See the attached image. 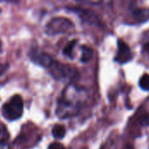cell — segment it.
I'll return each mask as SVG.
<instances>
[{
  "instance_id": "obj_1",
  "label": "cell",
  "mask_w": 149,
  "mask_h": 149,
  "mask_svg": "<svg viewBox=\"0 0 149 149\" xmlns=\"http://www.w3.org/2000/svg\"><path fill=\"white\" fill-rule=\"evenodd\" d=\"M84 91L74 84H69L63 90L61 97L58 101L56 115L61 118H67L79 112L83 103Z\"/></svg>"
},
{
  "instance_id": "obj_2",
  "label": "cell",
  "mask_w": 149,
  "mask_h": 149,
  "mask_svg": "<svg viewBox=\"0 0 149 149\" xmlns=\"http://www.w3.org/2000/svg\"><path fill=\"white\" fill-rule=\"evenodd\" d=\"M74 29V24L69 19L64 17H54L45 26V33L49 36L67 33Z\"/></svg>"
},
{
  "instance_id": "obj_3",
  "label": "cell",
  "mask_w": 149,
  "mask_h": 149,
  "mask_svg": "<svg viewBox=\"0 0 149 149\" xmlns=\"http://www.w3.org/2000/svg\"><path fill=\"white\" fill-rule=\"evenodd\" d=\"M24 111V102L19 95L12 97L6 103L3 104L2 112L6 119L14 121L21 118Z\"/></svg>"
},
{
  "instance_id": "obj_4",
  "label": "cell",
  "mask_w": 149,
  "mask_h": 149,
  "mask_svg": "<svg viewBox=\"0 0 149 149\" xmlns=\"http://www.w3.org/2000/svg\"><path fill=\"white\" fill-rule=\"evenodd\" d=\"M66 10L69 13L76 14L85 24L100 27V28L104 27V25L103 21L100 19L99 16L96 13L91 10L79 7V6H68V7H66Z\"/></svg>"
},
{
  "instance_id": "obj_5",
  "label": "cell",
  "mask_w": 149,
  "mask_h": 149,
  "mask_svg": "<svg viewBox=\"0 0 149 149\" xmlns=\"http://www.w3.org/2000/svg\"><path fill=\"white\" fill-rule=\"evenodd\" d=\"M48 69L53 78L58 81H62L67 79L69 80L74 78V76H76V71L71 67L62 64L56 61H54V62L50 66Z\"/></svg>"
},
{
  "instance_id": "obj_6",
  "label": "cell",
  "mask_w": 149,
  "mask_h": 149,
  "mask_svg": "<svg viewBox=\"0 0 149 149\" xmlns=\"http://www.w3.org/2000/svg\"><path fill=\"white\" fill-rule=\"evenodd\" d=\"M118 51L115 55L114 61L119 64H125L130 61L132 58V54L130 47L122 40H118Z\"/></svg>"
},
{
  "instance_id": "obj_7",
  "label": "cell",
  "mask_w": 149,
  "mask_h": 149,
  "mask_svg": "<svg viewBox=\"0 0 149 149\" xmlns=\"http://www.w3.org/2000/svg\"><path fill=\"white\" fill-rule=\"evenodd\" d=\"M130 17L132 24H144L149 20V7L132 6L130 10Z\"/></svg>"
},
{
  "instance_id": "obj_8",
  "label": "cell",
  "mask_w": 149,
  "mask_h": 149,
  "mask_svg": "<svg viewBox=\"0 0 149 149\" xmlns=\"http://www.w3.org/2000/svg\"><path fill=\"white\" fill-rule=\"evenodd\" d=\"M30 58L34 63H36L41 67L47 68H49L50 66L55 61L48 54H47L45 52L39 51V50H32L30 53Z\"/></svg>"
},
{
  "instance_id": "obj_9",
  "label": "cell",
  "mask_w": 149,
  "mask_h": 149,
  "mask_svg": "<svg viewBox=\"0 0 149 149\" xmlns=\"http://www.w3.org/2000/svg\"><path fill=\"white\" fill-rule=\"evenodd\" d=\"M77 44V40H70L63 48L62 53L65 56H67L69 59H73L74 58V49L76 47Z\"/></svg>"
},
{
  "instance_id": "obj_10",
  "label": "cell",
  "mask_w": 149,
  "mask_h": 149,
  "mask_svg": "<svg viewBox=\"0 0 149 149\" xmlns=\"http://www.w3.org/2000/svg\"><path fill=\"white\" fill-rule=\"evenodd\" d=\"M76 2L80 4H85L89 6H108L112 3V0H74Z\"/></svg>"
},
{
  "instance_id": "obj_11",
  "label": "cell",
  "mask_w": 149,
  "mask_h": 149,
  "mask_svg": "<svg viewBox=\"0 0 149 149\" xmlns=\"http://www.w3.org/2000/svg\"><path fill=\"white\" fill-rule=\"evenodd\" d=\"M82 50V55H81V61L84 63L89 62L93 56V51L92 49L88 47V46H82L81 47Z\"/></svg>"
},
{
  "instance_id": "obj_12",
  "label": "cell",
  "mask_w": 149,
  "mask_h": 149,
  "mask_svg": "<svg viewBox=\"0 0 149 149\" xmlns=\"http://www.w3.org/2000/svg\"><path fill=\"white\" fill-rule=\"evenodd\" d=\"M65 133H66V129L61 125H55L52 129V135L54 139H61L62 138H64Z\"/></svg>"
},
{
  "instance_id": "obj_13",
  "label": "cell",
  "mask_w": 149,
  "mask_h": 149,
  "mask_svg": "<svg viewBox=\"0 0 149 149\" xmlns=\"http://www.w3.org/2000/svg\"><path fill=\"white\" fill-rule=\"evenodd\" d=\"M139 87L143 91H149V74H146L141 77V78L139 79Z\"/></svg>"
},
{
  "instance_id": "obj_14",
  "label": "cell",
  "mask_w": 149,
  "mask_h": 149,
  "mask_svg": "<svg viewBox=\"0 0 149 149\" xmlns=\"http://www.w3.org/2000/svg\"><path fill=\"white\" fill-rule=\"evenodd\" d=\"M9 138L10 134L6 126L3 123H0V140H9Z\"/></svg>"
},
{
  "instance_id": "obj_15",
  "label": "cell",
  "mask_w": 149,
  "mask_h": 149,
  "mask_svg": "<svg viewBox=\"0 0 149 149\" xmlns=\"http://www.w3.org/2000/svg\"><path fill=\"white\" fill-rule=\"evenodd\" d=\"M48 149H65V146L61 143L54 142L48 146Z\"/></svg>"
},
{
  "instance_id": "obj_16",
  "label": "cell",
  "mask_w": 149,
  "mask_h": 149,
  "mask_svg": "<svg viewBox=\"0 0 149 149\" xmlns=\"http://www.w3.org/2000/svg\"><path fill=\"white\" fill-rule=\"evenodd\" d=\"M0 149H9L8 140H0Z\"/></svg>"
},
{
  "instance_id": "obj_17",
  "label": "cell",
  "mask_w": 149,
  "mask_h": 149,
  "mask_svg": "<svg viewBox=\"0 0 149 149\" xmlns=\"http://www.w3.org/2000/svg\"><path fill=\"white\" fill-rule=\"evenodd\" d=\"M8 68V66L6 65V64H0V76L4 73V72H6V68Z\"/></svg>"
},
{
  "instance_id": "obj_18",
  "label": "cell",
  "mask_w": 149,
  "mask_h": 149,
  "mask_svg": "<svg viewBox=\"0 0 149 149\" xmlns=\"http://www.w3.org/2000/svg\"><path fill=\"white\" fill-rule=\"evenodd\" d=\"M141 123H142L143 125H149V115H148V116H146L144 118H142Z\"/></svg>"
},
{
  "instance_id": "obj_19",
  "label": "cell",
  "mask_w": 149,
  "mask_h": 149,
  "mask_svg": "<svg viewBox=\"0 0 149 149\" xmlns=\"http://www.w3.org/2000/svg\"><path fill=\"white\" fill-rule=\"evenodd\" d=\"M19 0H0V3L1 2H9V3H18Z\"/></svg>"
},
{
  "instance_id": "obj_20",
  "label": "cell",
  "mask_w": 149,
  "mask_h": 149,
  "mask_svg": "<svg viewBox=\"0 0 149 149\" xmlns=\"http://www.w3.org/2000/svg\"><path fill=\"white\" fill-rule=\"evenodd\" d=\"M144 50H145V51H146V52H147V54H149V43H148V44H146V45L144 47Z\"/></svg>"
},
{
  "instance_id": "obj_21",
  "label": "cell",
  "mask_w": 149,
  "mask_h": 149,
  "mask_svg": "<svg viewBox=\"0 0 149 149\" xmlns=\"http://www.w3.org/2000/svg\"><path fill=\"white\" fill-rule=\"evenodd\" d=\"M124 149H133V148H132V146H125Z\"/></svg>"
},
{
  "instance_id": "obj_22",
  "label": "cell",
  "mask_w": 149,
  "mask_h": 149,
  "mask_svg": "<svg viewBox=\"0 0 149 149\" xmlns=\"http://www.w3.org/2000/svg\"><path fill=\"white\" fill-rule=\"evenodd\" d=\"M2 51V41H1V40H0V52Z\"/></svg>"
},
{
  "instance_id": "obj_23",
  "label": "cell",
  "mask_w": 149,
  "mask_h": 149,
  "mask_svg": "<svg viewBox=\"0 0 149 149\" xmlns=\"http://www.w3.org/2000/svg\"><path fill=\"white\" fill-rule=\"evenodd\" d=\"M1 12H2V10H1V9H0V13H1Z\"/></svg>"
},
{
  "instance_id": "obj_24",
  "label": "cell",
  "mask_w": 149,
  "mask_h": 149,
  "mask_svg": "<svg viewBox=\"0 0 149 149\" xmlns=\"http://www.w3.org/2000/svg\"><path fill=\"white\" fill-rule=\"evenodd\" d=\"M101 149H104V148H103V147H102V148H101Z\"/></svg>"
}]
</instances>
